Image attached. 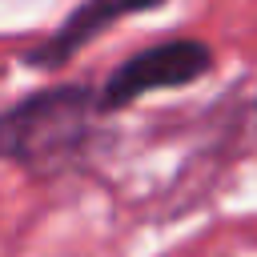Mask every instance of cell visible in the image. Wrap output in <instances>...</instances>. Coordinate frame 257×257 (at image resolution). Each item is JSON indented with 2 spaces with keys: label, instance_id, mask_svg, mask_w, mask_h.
<instances>
[{
  "label": "cell",
  "instance_id": "6da1fadb",
  "mask_svg": "<svg viewBox=\"0 0 257 257\" xmlns=\"http://www.w3.org/2000/svg\"><path fill=\"white\" fill-rule=\"evenodd\" d=\"M96 116V92L84 84L32 92L0 112V161H12L32 177H56L84 157Z\"/></svg>",
  "mask_w": 257,
  "mask_h": 257
},
{
  "label": "cell",
  "instance_id": "7a4b0ae2",
  "mask_svg": "<svg viewBox=\"0 0 257 257\" xmlns=\"http://www.w3.org/2000/svg\"><path fill=\"white\" fill-rule=\"evenodd\" d=\"M209 68H213L209 44H201L193 36H177V40L153 44V48L128 56L120 68H112V76L96 92V104H100V112H116L153 88H185V84L201 80Z\"/></svg>",
  "mask_w": 257,
  "mask_h": 257
},
{
  "label": "cell",
  "instance_id": "3957f363",
  "mask_svg": "<svg viewBox=\"0 0 257 257\" xmlns=\"http://www.w3.org/2000/svg\"><path fill=\"white\" fill-rule=\"evenodd\" d=\"M165 0H80V8L48 36V40H40L36 48H28L24 52V60L32 64V68H56V64H64L72 52H80L92 36H100L108 24H116V20H124V16H137V12H153V8H161Z\"/></svg>",
  "mask_w": 257,
  "mask_h": 257
}]
</instances>
